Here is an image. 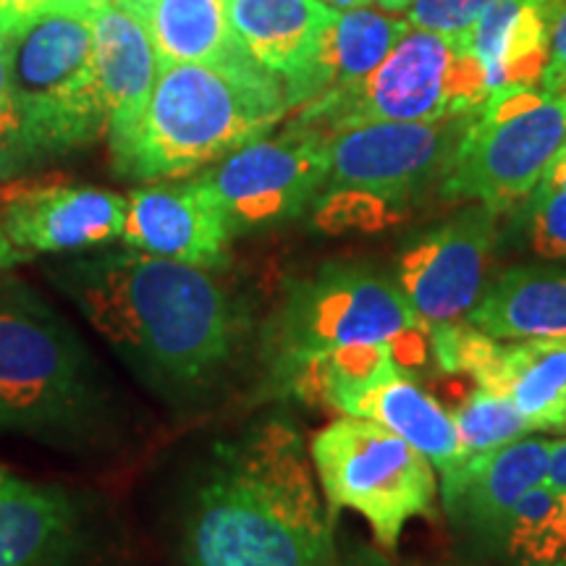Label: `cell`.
Returning <instances> with one entry per match:
<instances>
[{
	"instance_id": "obj_14",
	"label": "cell",
	"mask_w": 566,
	"mask_h": 566,
	"mask_svg": "<svg viewBox=\"0 0 566 566\" xmlns=\"http://www.w3.org/2000/svg\"><path fill=\"white\" fill-rule=\"evenodd\" d=\"M554 443L520 441L480 451L443 472L441 499L451 525L485 554H501L516 501L546 483Z\"/></svg>"
},
{
	"instance_id": "obj_9",
	"label": "cell",
	"mask_w": 566,
	"mask_h": 566,
	"mask_svg": "<svg viewBox=\"0 0 566 566\" xmlns=\"http://www.w3.org/2000/svg\"><path fill=\"white\" fill-rule=\"evenodd\" d=\"M310 457L331 512L363 514L380 546L394 548L409 520L433 512V464L386 424L344 415L313 438Z\"/></svg>"
},
{
	"instance_id": "obj_13",
	"label": "cell",
	"mask_w": 566,
	"mask_h": 566,
	"mask_svg": "<svg viewBox=\"0 0 566 566\" xmlns=\"http://www.w3.org/2000/svg\"><path fill=\"white\" fill-rule=\"evenodd\" d=\"M129 200L66 179L11 181L0 189V229L19 250L76 252L122 239Z\"/></svg>"
},
{
	"instance_id": "obj_5",
	"label": "cell",
	"mask_w": 566,
	"mask_h": 566,
	"mask_svg": "<svg viewBox=\"0 0 566 566\" xmlns=\"http://www.w3.org/2000/svg\"><path fill=\"white\" fill-rule=\"evenodd\" d=\"M97 407L87 352L24 283L0 281V430L61 436Z\"/></svg>"
},
{
	"instance_id": "obj_16",
	"label": "cell",
	"mask_w": 566,
	"mask_h": 566,
	"mask_svg": "<svg viewBox=\"0 0 566 566\" xmlns=\"http://www.w3.org/2000/svg\"><path fill=\"white\" fill-rule=\"evenodd\" d=\"M95 71L108 111L111 153L137 129L150 103L160 66L145 24L122 0H95L87 11Z\"/></svg>"
},
{
	"instance_id": "obj_24",
	"label": "cell",
	"mask_w": 566,
	"mask_h": 566,
	"mask_svg": "<svg viewBox=\"0 0 566 566\" xmlns=\"http://www.w3.org/2000/svg\"><path fill=\"white\" fill-rule=\"evenodd\" d=\"M566 551V493L535 485L516 501L501 556L516 566H546Z\"/></svg>"
},
{
	"instance_id": "obj_38",
	"label": "cell",
	"mask_w": 566,
	"mask_h": 566,
	"mask_svg": "<svg viewBox=\"0 0 566 566\" xmlns=\"http://www.w3.org/2000/svg\"><path fill=\"white\" fill-rule=\"evenodd\" d=\"M546 566H566V551H564V554H562V556H556V558H554V562H551V564H546Z\"/></svg>"
},
{
	"instance_id": "obj_32",
	"label": "cell",
	"mask_w": 566,
	"mask_h": 566,
	"mask_svg": "<svg viewBox=\"0 0 566 566\" xmlns=\"http://www.w3.org/2000/svg\"><path fill=\"white\" fill-rule=\"evenodd\" d=\"M95 0H0V30L6 34L17 30L21 21L42 17V13H82L87 17Z\"/></svg>"
},
{
	"instance_id": "obj_12",
	"label": "cell",
	"mask_w": 566,
	"mask_h": 566,
	"mask_svg": "<svg viewBox=\"0 0 566 566\" xmlns=\"http://www.w3.org/2000/svg\"><path fill=\"white\" fill-rule=\"evenodd\" d=\"M495 239V212L467 208L401 252L396 283L428 325L457 323L483 294L488 254Z\"/></svg>"
},
{
	"instance_id": "obj_34",
	"label": "cell",
	"mask_w": 566,
	"mask_h": 566,
	"mask_svg": "<svg viewBox=\"0 0 566 566\" xmlns=\"http://www.w3.org/2000/svg\"><path fill=\"white\" fill-rule=\"evenodd\" d=\"M27 258H32V254L19 250V247L13 244L9 237H6V231L0 229V275H3L6 271H11V268H17L19 263H24Z\"/></svg>"
},
{
	"instance_id": "obj_3",
	"label": "cell",
	"mask_w": 566,
	"mask_h": 566,
	"mask_svg": "<svg viewBox=\"0 0 566 566\" xmlns=\"http://www.w3.org/2000/svg\"><path fill=\"white\" fill-rule=\"evenodd\" d=\"M289 111L286 84L250 55L163 66L139 126L111 153L113 166L126 179H184L268 137Z\"/></svg>"
},
{
	"instance_id": "obj_26",
	"label": "cell",
	"mask_w": 566,
	"mask_h": 566,
	"mask_svg": "<svg viewBox=\"0 0 566 566\" xmlns=\"http://www.w3.org/2000/svg\"><path fill=\"white\" fill-rule=\"evenodd\" d=\"M430 346H433L438 367L443 373H470L475 375L480 367L491 363L501 352L495 338L485 336L475 325L438 323L430 325Z\"/></svg>"
},
{
	"instance_id": "obj_36",
	"label": "cell",
	"mask_w": 566,
	"mask_h": 566,
	"mask_svg": "<svg viewBox=\"0 0 566 566\" xmlns=\"http://www.w3.org/2000/svg\"><path fill=\"white\" fill-rule=\"evenodd\" d=\"M373 3H378L384 11H391V13H399V11H409L417 0H373Z\"/></svg>"
},
{
	"instance_id": "obj_22",
	"label": "cell",
	"mask_w": 566,
	"mask_h": 566,
	"mask_svg": "<svg viewBox=\"0 0 566 566\" xmlns=\"http://www.w3.org/2000/svg\"><path fill=\"white\" fill-rule=\"evenodd\" d=\"M409 32V21L394 17L391 11L349 9L338 11V17L325 34L321 51L315 55L313 71L300 92L296 108L307 105L325 92L354 87L370 71L384 63L394 45Z\"/></svg>"
},
{
	"instance_id": "obj_21",
	"label": "cell",
	"mask_w": 566,
	"mask_h": 566,
	"mask_svg": "<svg viewBox=\"0 0 566 566\" xmlns=\"http://www.w3.org/2000/svg\"><path fill=\"white\" fill-rule=\"evenodd\" d=\"M150 34L158 66L244 59L226 0H122Z\"/></svg>"
},
{
	"instance_id": "obj_18",
	"label": "cell",
	"mask_w": 566,
	"mask_h": 566,
	"mask_svg": "<svg viewBox=\"0 0 566 566\" xmlns=\"http://www.w3.org/2000/svg\"><path fill=\"white\" fill-rule=\"evenodd\" d=\"M495 342H566V271L512 268L467 313Z\"/></svg>"
},
{
	"instance_id": "obj_29",
	"label": "cell",
	"mask_w": 566,
	"mask_h": 566,
	"mask_svg": "<svg viewBox=\"0 0 566 566\" xmlns=\"http://www.w3.org/2000/svg\"><path fill=\"white\" fill-rule=\"evenodd\" d=\"M493 0H417L407 21L417 30L441 32L451 40H462Z\"/></svg>"
},
{
	"instance_id": "obj_30",
	"label": "cell",
	"mask_w": 566,
	"mask_h": 566,
	"mask_svg": "<svg viewBox=\"0 0 566 566\" xmlns=\"http://www.w3.org/2000/svg\"><path fill=\"white\" fill-rule=\"evenodd\" d=\"M24 168L21 160V122L11 90L9 34H0V176L17 174Z\"/></svg>"
},
{
	"instance_id": "obj_23",
	"label": "cell",
	"mask_w": 566,
	"mask_h": 566,
	"mask_svg": "<svg viewBox=\"0 0 566 566\" xmlns=\"http://www.w3.org/2000/svg\"><path fill=\"white\" fill-rule=\"evenodd\" d=\"M357 417L386 424L396 436L405 438L409 446H415L441 472L467 459L451 415L443 412L433 396H428L420 386L401 378V375L378 388L359 407Z\"/></svg>"
},
{
	"instance_id": "obj_28",
	"label": "cell",
	"mask_w": 566,
	"mask_h": 566,
	"mask_svg": "<svg viewBox=\"0 0 566 566\" xmlns=\"http://www.w3.org/2000/svg\"><path fill=\"white\" fill-rule=\"evenodd\" d=\"M391 210L388 202L380 197L367 192H352V189H342V192H325V197L317 205V226L325 231H344V229H384L391 221Z\"/></svg>"
},
{
	"instance_id": "obj_39",
	"label": "cell",
	"mask_w": 566,
	"mask_h": 566,
	"mask_svg": "<svg viewBox=\"0 0 566 566\" xmlns=\"http://www.w3.org/2000/svg\"><path fill=\"white\" fill-rule=\"evenodd\" d=\"M0 34H6V32H3V30H0Z\"/></svg>"
},
{
	"instance_id": "obj_6",
	"label": "cell",
	"mask_w": 566,
	"mask_h": 566,
	"mask_svg": "<svg viewBox=\"0 0 566 566\" xmlns=\"http://www.w3.org/2000/svg\"><path fill=\"white\" fill-rule=\"evenodd\" d=\"M488 95L485 71L475 55L441 32L409 27L363 82L302 105L296 122L328 137L375 122H443L478 113Z\"/></svg>"
},
{
	"instance_id": "obj_19",
	"label": "cell",
	"mask_w": 566,
	"mask_h": 566,
	"mask_svg": "<svg viewBox=\"0 0 566 566\" xmlns=\"http://www.w3.org/2000/svg\"><path fill=\"white\" fill-rule=\"evenodd\" d=\"M74 541L69 495L0 467V566H59Z\"/></svg>"
},
{
	"instance_id": "obj_7",
	"label": "cell",
	"mask_w": 566,
	"mask_h": 566,
	"mask_svg": "<svg viewBox=\"0 0 566 566\" xmlns=\"http://www.w3.org/2000/svg\"><path fill=\"white\" fill-rule=\"evenodd\" d=\"M422 321L399 283L365 265H323L289 286L265 328L271 380L346 344H391Z\"/></svg>"
},
{
	"instance_id": "obj_11",
	"label": "cell",
	"mask_w": 566,
	"mask_h": 566,
	"mask_svg": "<svg viewBox=\"0 0 566 566\" xmlns=\"http://www.w3.org/2000/svg\"><path fill=\"white\" fill-rule=\"evenodd\" d=\"M470 116L443 122H375L331 134L328 192H367L399 202L446 176Z\"/></svg>"
},
{
	"instance_id": "obj_35",
	"label": "cell",
	"mask_w": 566,
	"mask_h": 566,
	"mask_svg": "<svg viewBox=\"0 0 566 566\" xmlns=\"http://www.w3.org/2000/svg\"><path fill=\"white\" fill-rule=\"evenodd\" d=\"M321 3L331 6L336 11H349V9H363V6H370L373 0H321Z\"/></svg>"
},
{
	"instance_id": "obj_2",
	"label": "cell",
	"mask_w": 566,
	"mask_h": 566,
	"mask_svg": "<svg viewBox=\"0 0 566 566\" xmlns=\"http://www.w3.org/2000/svg\"><path fill=\"white\" fill-rule=\"evenodd\" d=\"M187 566H336L334 516L292 424L221 443L184 522Z\"/></svg>"
},
{
	"instance_id": "obj_17",
	"label": "cell",
	"mask_w": 566,
	"mask_h": 566,
	"mask_svg": "<svg viewBox=\"0 0 566 566\" xmlns=\"http://www.w3.org/2000/svg\"><path fill=\"white\" fill-rule=\"evenodd\" d=\"M226 11L242 51L286 84L289 105L296 108L338 11L321 0H226Z\"/></svg>"
},
{
	"instance_id": "obj_8",
	"label": "cell",
	"mask_w": 566,
	"mask_h": 566,
	"mask_svg": "<svg viewBox=\"0 0 566 566\" xmlns=\"http://www.w3.org/2000/svg\"><path fill=\"white\" fill-rule=\"evenodd\" d=\"M566 145V92L501 87L467 124L443 179L446 197L480 200L495 216L522 202Z\"/></svg>"
},
{
	"instance_id": "obj_4",
	"label": "cell",
	"mask_w": 566,
	"mask_h": 566,
	"mask_svg": "<svg viewBox=\"0 0 566 566\" xmlns=\"http://www.w3.org/2000/svg\"><path fill=\"white\" fill-rule=\"evenodd\" d=\"M9 63L24 166L108 134L87 17L59 11L21 21L9 32Z\"/></svg>"
},
{
	"instance_id": "obj_37",
	"label": "cell",
	"mask_w": 566,
	"mask_h": 566,
	"mask_svg": "<svg viewBox=\"0 0 566 566\" xmlns=\"http://www.w3.org/2000/svg\"><path fill=\"white\" fill-rule=\"evenodd\" d=\"M346 566H386L384 562H380L378 556H373V554H359L357 558H352L349 564Z\"/></svg>"
},
{
	"instance_id": "obj_1",
	"label": "cell",
	"mask_w": 566,
	"mask_h": 566,
	"mask_svg": "<svg viewBox=\"0 0 566 566\" xmlns=\"http://www.w3.org/2000/svg\"><path fill=\"white\" fill-rule=\"evenodd\" d=\"M53 275L92 328L166 391L210 384L229 363L237 317L208 268L132 250L76 260Z\"/></svg>"
},
{
	"instance_id": "obj_20",
	"label": "cell",
	"mask_w": 566,
	"mask_h": 566,
	"mask_svg": "<svg viewBox=\"0 0 566 566\" xmlns=\"http://www.w3.org/2000/svg\"><path fill=\"white\" fill-rule=\"evenodd\" d=\"M472 378L478 388L509 396L533 430L566 433V342L501 346Z\"/></svg>"
},
{
	"instance_id": "obj_33",
	"label": "cell",
	"mask_w": 566,
	"mask_h": 566,
	"mask_svg": "<svg viewBox=\"0 0 566 566\" xmlns=\"http://www.w3.org/2000/svg\"><path fill=\"white\" fill-rule=\"evenodd\" d=\"M546 485L554 488V491L566 493V441L554 443V451H551V462H548Z\"/></svg>"
},
{
	"instance_id": "obj_25",
	"label": "cell",
	"mask_w": 566,
	"mask_h": 566,
	"mask_svg": "<svg viewBox=\"0 0 566 566\" xmlns=\"http://www.w3.org/2000/svg\"><path fill=\"white\" fill-rule=\"evenodd\" d=\"M451 420L467 457L514 443L533 430L509 396L485 388H475L464 401H459Z\"/></svg>"
},
{
	"instance_id": "obj_31",
	"label": "cell",
	"mask_w": 566,
	"mask_h": 566,
	"mask_svg": "<svg viewBox=\"0 0 566 566\" xmlns=\"http://www.w3.org/2000/svg\"><path fill=\"white\" fill-rule=\"evenodd\" d=\"M543 11H546L548 19L551 53L541 87L562 95V92H566V0H546Z\"/></svg>"
},
{
	"instance_id": "obj_10",
	"label": "cell",
	"mask_w": 566,
	"mask_h": 566,
	"mask_svg": "<svg viewBox=\"0 0 566 566\" xmlns=\"http://www.w3.org/2000/svg\"><path fill=\"white\" fill-rule=\"evenodd\" d=\"M331 137L294 122L279 137L254 139L197 176L223 210L231 233L263 229L300 212L328 181Z\"/></svg>"
},
{
	"instance_id": "obj_27",
	"label": "cell",
	"mask_w": 566,
	"mask_h": 566,
	"mask_svg": "<svg viewBox=\"0 0 566 566\" xmlns=\"http://www.w3.org/2000/svg\"><path fill=\"white\" fill-rule=\"evenodd\" d=\"M527 244L541 258H566V192L537 184L527 208Z\"/></svg>"
},
{
	"instance_id": "obj_15",
	"label": "cell",
	"mask_w": 566,
	"mask_h": 566,
	"mask_svg": "<svg viewBox=\"0 0 566 566\" xmlns=\"http://www.w3.org/2000/svg\"><path fill=\"white\" fill-rule=\"evenodd\" d=\"M231 237L223 210L197 179L153 184L129 195L122 239L132 250L210 271L226 263Z\"/></svg>"
}]
</instances>
